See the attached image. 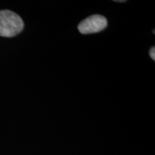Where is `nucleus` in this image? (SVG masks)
I'll return each mask as SVG.
<instances>
[{
	"label": "nucleus",
	"mask_w": 155,
	"mask_h": 155,
	"mask_svg": "<svg viewBox=\"0 0 155 155\" xmlns=\"http://www.w3.org/2000/svg\"><path fill=\"white\" fill-rule=\"evenodd\" d=\"M108 22L105 17L100 15H94L83 19L78 26L81 34H93L104 30L107 27Z\"/></svg>",
	"instance_id": "nucleus-2"
},
{
	"label": "nucleus",
	"mask_w": 155,
	"mask_h": 155,
	"mask_svg": "<svg viewBox=\"0 0 155 155\" xmlns=\"http://www.w3.org/2000/svg\"><path fill=\"white\" fill-rule=\"evenodd\" d=\"M150 57L153 61H154L155 60V48L154 47H152L151 48L150 51Z\"/></svg>",
	"instance_id": "nucleus-3"
},
{
	"label": "nucleus",
	"mask_w": 155,
	"mask_h": 155,
	"mask_svg": "<svg viewBox=\"0 0 155 155\" xmlns=\"http://www.w3.org/2000/svg\"><path fill=\"white\" fill-rule=\"evenodd\" d=\"M114 2H125L126 1H123V0H122V1H114Z\"/></svg>",
	"instance_id": "nucleus-4"
},
{
	"label": "nucleus",
	"mask_w": 155,
	"mask_h": 155,
	"mask_svg": "<svg viewBox=\"0 0 155 155\" xmlns=\"http://www.w3.org/2000/svg\"><path fill=\"white\" fill-rule=\"evenodd\" d=\"M24 22L22 18L10 10L0 11V36L14 37L22 32Z\"/></svg>",
	"instance_id": "nucleus-1"
}]
</instances>
